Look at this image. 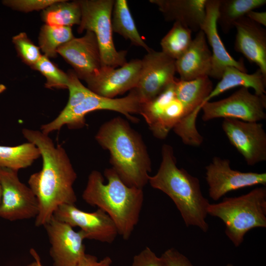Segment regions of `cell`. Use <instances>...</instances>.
<instances>
[{
	"instance_id": "25",
	"label": "cell",
	"mask_w": 266,
	"mask_h": 266,
	"mask_svg": "<svg viewBox=\"0 0 266 266\" xmlns=\"http://www.w3.org/2000/svg\"><path fill=\"white\" fill-rule=\"evenodd\" d=\"M42 20L46 25L57 27H70L79 25L81 10L79 0L68 2L59 0L43 10Z\"/></svg>"
},
{
	"instance_id": "13",
	"label": "cell",
	"mask_w": 266,
	"mask_h": 266,
	"mask_svg": "<svg viewBox=\"0 0 266 266\" xmlns=\"http://www.w3.org/2000/svg\"><path fill=\"white\" fill-rule=\"evenodd\" d=\"M43 226L51 244L50 254L54 266H76L86 254L85 233L74 231L53 216Z\"/></svg>"
},
{
	"instance_id": "2",
	"label": "cell",
	"mask_w": 266,
	"mask_h": 266,
	"mask_svg": "<svg viewBox=\"0 0 266 266\" xmlns=\"http://www.w3.org/2000/svg\"><path fill=\"white\" fill-rule=\"evenodd\" d=\"M103 175L98 170L89 175L82 197L89 205L97 206L113 220L124 240L130 237L139 221L144 201L142 189L127 185L112 168Z\"/></svg>"
},
{
	"instance_id": "20",
	"label": "cell",
	"mask_w": 266,
	"mask_h": 266,
	"mask_svg": "<svg viewBox=\"0 0 266 266\" xmlns=\"http://www.w3.org/2000/svg\"><path fill=\"white\" fill-rule=\"evenodd\" d=\"M212 53L209 49L205 35L200 30L187 50L175 60L176 71L180 80H191L210 76L212 69Z\"/></svg>"
},
{
	"instance_id": "22",
	"label": "cell",
	"mask_w": 266,
	"mask_h": 266,
	"mask_svg": "<svg viewBox=\"0 0 266 266\" xmlns=\"http://www.w3.org/2000/svg\"><path fill=\"white\" fill-rule=\"evenodd\" d=\"M220 81L206 99V102L213 98L233 88L240 86L254 90L255 94L266 95V77L258 68L254 73L248 74L234 66H228L224 70Z\"/></svg>"
},
{
	"instance_id": "5",
	"label": "cell",
	"mask_w": 266,
	"mask_h": 266,
	"mask_svg": "<svg viewBox=\"0 0 266 266\" xmlns=\"http://www.w3.org/2000/svg\"><path fill=\"white\" fill-rule=\"evenodd\" d=\"M207 213L224 222L226 235L238 247L248 231L266 228V188L258 187L245 195L226 197L220 202L210 203Z\"/></svg>"
},
{
	"instance_id": "34",
	"label": "cell",
	"mask_w": 266,
	"mask_h": 266,
	"mask_svg": "<svg viewBox=\"0 0 266 266\" xmlns=\"http://www.w3.org/2000/svg\"><path fill=\"white\" fill-rule=\"evenodd\" d=\"M161 257L167 266H194L186 256L174 248L167 249Z\"/></svg>"
},
{
	"instance_id": "36",
	"label": "cell",
	"mask_w": 266,
	"mask_h": 266,
	"mask_svg": "<svg viewBox=\"0 0 266 266\" xmlns=\"http://www.w3.org/2000/svg\"><path fill=\"white\" fill-rule=\"evenodd\" d=\"M245 16L259 25L266 26V12H257L251 10L247 13Z\"/></svg>"
},
{
	"instance_id": "27",
	"label": "cell",
	"mask_w": 266,
	"mask_h": 266,
	"mask_svg": "<svg viewBox=\"0 0 266 266\" xmlns=\"http://www.w3.org/2000/svg\"><path fill=\"white\" fill-rule=\"evenodd\" d=\"M192 31L179 22H174L172 27L162 39V52L176 60L187 50L192 43Z\"/></svg>"
},
{
	"instance_id": "18",
	"label": "cell",
	"mask_w": 266,
	"mask_h": 266,
	"mask_svg": "<svg viewBox=\"0 0 266 266\" xmlns=\"http://www.w3.org/2000/svg\"><path fill=\"white\" fill-rule=\"evenodd\" d=\"M219 0H206V15L200 30L212 48V65L209 77L220 79L225 68L234 66L247 72L242 59L235 60L226 50L217 29V14Z\"/></svg>"
},
{
	"instance_id": "16",
	"label": "cell",
	"mask_w": 266,
	"mask_h": 266,
	"mask_svg": "<svg viewBox=\"0 0 266 266\" xmlns=\"http://www.w3.org/2000/svg\"><path fill=\"white\" fill-rule=\"evenodd\" d=\"M141 68V60L133 59L120 67L102 66L93 76L86 79L88 88L103 97L113 99L135 88Z\"/></svg>"
},
{
	"instance_id": "29",
	"label": "cell",
	"mask_w": 266,
	"mask_h": 266,
	"mask_svg": "<svg viewBox=\"0 0 266 266\" xmlns=\"http://www.w3.org/2000/svg\"><path fill=\"white\" fill-rule=\"evenodd\" d=\"M32 68L39 71L45 76L46 88L67 89V74L59 68L44 55H42Z\"/></svg>"
},
{
	"instance_id": "11",
	"label": "cell",
	"mask_w": 266,
	"mask_h": 266,
	"mask_svg": "<svg viewBox=\"0 0 266 266\" xmlns=\"http://www.w3.org/2000/svg\"><path fill=\"white\" fill-rule=\"evenodd\" d=\"M230 161L214 157L205 167L209 197L218 200L228 193L257 185H266V173L242 172L231 167Z\"/></svg>"
},
{
	"instance_id": "32",
	"label": "cell",
	"mask_w": 266,
	"mask_h": 266,
	"mask_svg": "<svg viewBox=\"0 0 266 266\" xmlns=\"http://www.w3.org/2000/svg\"><path fill=\"white\" fill-rule=\"evenodd\" d=\"M59 0H6L2 3L11 8L25 12L43 10Z\"/></svg>"
},
{
	"instance_id": "30",
	"label": "cell",
	"mask_w": 266,
	"mask_h": 266,
	"mask_svg": "<svg viewBox=\"0 0 266 266\" xmlns=\"http://www.w3.org/2000/svg\"><path fill=\"white\" fill-rule=\"evenodd\" d=\"M12 42L23 61L32 67L42 56L39 47L33 44L25 33H21L13 36Z\"/></svg>"
},
{
	"instance_id": "8",
	"label": "cell",
	"mask_w": 266,
	"mask_h": 266,
	"mask_svg": "<svg viewBox=\"0 0 266 266\" xmlns=\"http://www.w3.org/2000/svg\"><path fill=\"white\" fill-rule=\"evenodd\" d=\"M266 95L252 94L241 87L229 97L215 101H207L201 107L202 120L207 122L223 118L248 122H258L266 118Z\"/></svg>"
},
{
	"instance_id": "26",
	"label": "cell",
	"mask_w": 266,
	"mask_h": 266,
	"mask_svg": "<svg viewBox=\"0 0 266 266\" xmlns=\"http://www.w3.org/2000/svg\"><path fill=\"white\" fill-rule=\"evenodd\" d=\"M40 157L39 150L30 142L15 146L0 145V168L18 171L31 166Z\"/></svg>"
},
{
	"instance_id": "37",
	"label": "cell",
	"mask_w": 266,
	"mask_h": 266,
	"mask_svg": "<svg viewBox=\"0 0 266 266\" xmlns=\"http://www.w3.org/2000/svg\"><path fill=\"white\" fill-rule=\"evenodd\" d=\"M30 254L34 258L35 261L29 264L27 266H43L40 261V258L36 251L34 249H31Z\"/></svg>"
},
{
	"instance_id": "31",
	"label": "cell",
	"mask_w": 266,
	"mask_h": 266,
	"mask_svg": "<svg viewBox=\"0 0 266 266\" xmlns=\"http://www.w3.org/2000/svg\"><path fill=\"white\" fill-rule=\"evenodd\" d=\"M67 74L69 98L66 105L62 110L64 112L68 111L79 104L91 91L82 84L73 70H69Z\"/></svg>"
},
{
	"instance_id": "15",
	"label": "cell",
	"mask_w": 266,
	"mask_h": 266,
	"mask_svg": "<svg viewBox=\"0 0 266 266\" xmlns=\"http://www.w3.org/2000/svg\"><path fill=\"white\" fill-rule=\"evenodd\" d=\"M213 89V83L209 76L189 81L176 80L175 96L186 111L185 116L176 125L177 130L183 136L194 138L199 134L196 127L197 118Z\"/></svg>"
},
{
	"instance_id": "23",
	"label": "cell",
	"mask_w": 266,
	"mask_h": 266,
	"mask_svg": "<svg viewBox=\"0 0 266 266\" xmlns=\"http://www.w3.org/2000/svg\"><path fill=\"white\" fill-rule=\"evenodd\" d=\"M111 27L113 32L130 40L133 45L141 47L147 52L151 49L138 32L126 0H115L111 15Z\"/></svg>"
},
{
	"instance_id": "14",
	"label": "cell",
	"mask_w": 266,
	"mask_h": 266,
	"mask_svg": "<svg viewBox=\"0 0 266 266\" xmlns=\"http://www.w3.org/2000/svg\"><path fill=\"white\" fill-rule=\"evenodd\" d=\"M53 216L72 228H80L86 239L110 244L119 234L113 220L100 209L88 212L79 209L75 204H65L58 207Z\"/></svg>"
},
{
	"instance_id": "7",
	"label": "cell",
	"mask_w": 266,
	"mask_h": 266,
	"mask_svg": "<svg viewBox=\"0 0 266 266\" xmlns=\"http://www.w3.org/2000/svg\"><path fill=\"white\" fill-rule=\"evenodd\" d=\"M114 0H79L81 18L78 32H93L97 38L102 66L116 68L127 62V51H117L115 47L111 27Z\"/></svg>"
},
{
	"instance_id": "9",
	"label": "cell",
	"mask_w": 266,
	"mask_h": 266,
	"mask_svg": "<svg viewBox=\"0 0 266 266\" xmlns=\"http://www.w3.org/2000/svg\"><path fill=\"white\" fill-rule=\"evenodd\" d=\"M0 217L9 221L35 218L39 211L38 200L30 187L21 182L18 171L0 168Z\"/></svg>"
},
{
	"instance_id": "3",
	"label": "cell",
	"mask_w": 266,
	"mask_h": 266,
	"mask_svg": "<svg viewBox=\"0 0 266 266\" xmlns=\"http://www.w3.org/2000/svg\"><path fill=\"white\" fill-rule=\"evenodd\" d=\"M97 142L110 154V163L128 186L139 189L148 183L151 162L140 134L123 118L103 123L95 135Z\"/></svg>"
},
{
	"instance_id": "28",
	"label": "cell",
	"mask_w": 266,
	"mask_h": 266,
	"mask_svg": "<svg viewBox=\"0 0 266 266\" xmlns=\"http://www.w3.org/2000/svg\"><path fill=\"white\" fill-rule=\"evenodd\" d=\"M70 27L43 25L38 36L39 48L48 58L57 56V49L74 38Z\"/></svg>"
},
{
	"instance_id": "38",
	"label": "cell",
	"mask_w": 266,
	"mask_h": 266,
	"mask_svg": "<svg viewBox=\"0 0 266 266\" xmlns=\"http://www.w3.org/2000/svg\"><path fill=\"white\" fill-rule=\"evenodd\" d=\"M6 89V87L5 85L2 84H0V94L2 93Z\"/></svg>"
},
{
	"instance_id": "35",
	"label": "cell",
	"mask_w": 266,
	"mask_h": 266,
	"mask_svg": "<svg viewBox=\"0 0 266 266\" xmlns=\"http://www.w3.org/2000/svg\"><path fill=\"white\" fill-rule=\"evenodd\" d=\"M112 264V259L109 256L99 260L96 256L86 253L76 266H111Z\"/></svg>"
},
{
	"instance_id": "12",
	"label": "cell",
	"mask_w": 266,
	"mask_h": 266,
	"mask_svg": "<svg viewBox=\"0 0 266 266\" xmlns=\"http://www.w3.org/2000/svg\"><path fill=\"white\" fill-rule=\"evenodd\" d=\"M222 128L231 144L248 165L254 166L266 160V133L262 124L224 118Z\"/></svg>"
},
{
	"instance_id": "39",
	"label": "cell",
	"mask_w": 266,
	"mask_h": 266,
	"mask_svg": "<svg viewBox=\"0 0 266 266\" xmlns=\"http://www.w3.org/2000/svg\"><path fill=\"white\" fill-rule=\"evenodd\" d=\"M1 197H2V187H1V182L0 180V205L1 201Z\"/></svg>"
},
{
	"instance_id": "4",
	"label": "cell",
	"mask_w": 266,
	"mask_h": 266,
	"mask_svg": "<svg viewBox=\"0 0 266 266\" xmlns=\"http://www.w3.org/2000/svg\"><path fill=\"white\" fill-rule=\"evenodd\" d=\"M161 154L159 169L155 175L149 176L148 183L171 199L187 227H197L207 232L209 225L206 219L210 203L202 193L199 179L177 166L170 145L164 144Z\"/></svg>"
},
{
	"instance_id": "24",
	"label": "cell",
	"mask_w": 266,
	"mask_h": 266,
	"mask_svg": "<svg viewBox=\"0 0 266 266\" xmlns=\"http://www.w3.org/2000/svg\"><path fill=\"white\" fill-rule=\"evenodd\" d=\"M266 3V0H219L217 24L223 33L227 34L236 21Z\"/></svg>"
},
{
	"instance_id": "21",
	"label": "cell",
	"mask_w": 266,
	"mask_h": 266,
	"mask_svg": "<svg viewBox=\"0 0 266 266\" xmlns=\"http://www.w3.org/2000/svg\"><path fill=\"white\" fill-rule=\"evenodd\" d=\"M158 7L167 21L178 22L198 32L204 22L206 0H150Z\"/></svg>"
},
{
	"instance_id": "17",
	"label": "cell",
	"mask_w": 266,
	"mask_h": 266,
	"mask_svg": "<svg viewBox=\"0 0 266 266\" xmlns=\"http://www.w3.org/2000/svg\"><path fill=\"white\" fill-rule=\"evenodd\" d=\"M57 52L72 66L79 79L86 80L102 67L99 44L95 34L90 31L62 45Z\"/></svg>"
},
{
	"instance_id": "33",
	"label": "cell",
	"mask_w": 266,
	"mask_h": 266,
	"mask_svg": "<svg viewBox=\"0 0 266 266\" xmlns=\"http://www.w3.org/2000/svg\"><path fill=\"white\" fill-rule=\"evenodd\" d=\"M130 266H167L165 261L149 248L146 247L135 255Z\"/></svg>"
},
{
	"instance_id": "1",
	"label": "cell",
	"mask_w": 266,
	"mask_h": 266,
	"mask_svg": "<svg viewBox=\"0 0 266 266\" xmlns=\"http://www.w3.org/2000/svg\"><path fill=\"white\" fill-rule=\"evenodd\" d=\"M22 133L38 148L42 159L41 169L30 176L28 184L38 202L35 225L43 226L60 205L75 204L77 197L73 184L77 174L65 149L62 145L56 146L49 135L26 128Z\"/></svg>"
},
{
	"instance_id": "19",
	"label": "cell",
	"mask_w": 266,
	"mask_h": 266,
	"mask_svg": "<svg viewBox=\"0 0 266 266\" xmlns=\"http://www.w3.org/2000/svg\"><path fill=\"white\" fill-rule=\"evenodd\" d=\"M236 30L234 50L255 64L266 77V31L244 16L233 24Z\"/></svg>"
},
{
	"instance_id": "6",
	"label": "cell",
	"mask_w": 266,
	"mask_h": 266,
	"mask_svg": "<svg viewBox=\"0 0 266 266\" xmlns=\"http://www.w3.org/2000/svg\"><path fill=\"white\" fill-rule=\"evenodd\" d=\"M141 104L133 89L123 98L113 99L100 96L91 91L79 104L68 111H61L54 120L41 125L40 131L49 135L53 131L60 130L64 125L69 129H81L86 125L85 116L99 110L116 111L123 114L132 122H136L138 120L132 114H139Z\"/></svg>"
},
{
	"instance_id": "10",
	"label": "cell",
	"mask_w": 266,
	"mask_h": 266,
	"mask_svg": "<svg viewBox=\"0 0 266 266\" xmlns=\"http://www.w3.org/2000/svg\"><path fill=\"white\" fill-rule=\"evenodd\" d=\"M141 60L139 78L133 89L141 103L148 101L166 89L176 79L175 60L162 51L151 49Z\"/></svg>"
},
{
	"instance_id": "40",
	"label": "cell",
	"mask_w": 266,
	"mask_h": 266,
	"mask_svg": "<svg viewBox=\"0 0 266 266\" xmlns=\"http://www.w3.org/2000/svg\"><path fill=\"white\" fill-rule=\"evenodd\" d=\"M226 266H233V265L232 264L229 263V264H227V265Z\"/></svg>"
}]
</instances>
